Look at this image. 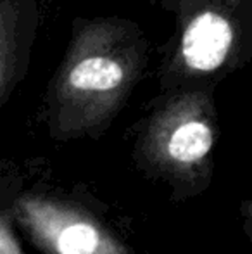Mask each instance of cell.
<instances>
[{
	"mask_svg": "<svg viewBox=\"0 0 252 254\" xmlns=\"http://www.w3.org/2000/svg\"><path fill=\"white\" fill-rule=\"evenodd\" d=\"M149 51V40L133 21L76 17L44 97V121L52 140L101 138L140 83Z\"/></svg>",
	"mask_w": 252,
	"mask_h": 254,
	"instance_id": "6da1fadb",
	"label": "cell"
},
{
	"mask_svg": "<svg viewBox=\"0 0 252 254\" xmlns=\"http://www.w3.org/2000/svg\"><path fill=\"white\" fill-rule=\"evenodd\" d=\"M218 137L214 87L173 88L137 125L131 157L145 178L169 189L171 201L183 202L211 187Z\"/></svg>",
	"mask_w": 252,
	"mask_h": 254,
	"instance_id": "7a4b0ae2",
	"label": "cell"
},
{
	"mask_svg": "<svg viewBox=\"0 0 252 254\" xmlns=\"http://www.w3.org/2000/svg\"><path fill=\"white\" fill-rule=\"evenodd\" d=\"M175 31L162 47L159 90L216 87L252 63V0H161Z\"/></svg>",
	"mask_w": 252,
	"mask_h": 254,
	"instance_id": "3957f363",
	"label": "cell"
},
{
	"mask_svg": "<svg viewBox=\"0 0 252 254\" xmlns=\"http://www.w3.org/2000/svg\"><path fill=\"white\" fill-rule=\"evenodd\" d=\"M7 207L40 254H135L104 216L66 192L31 189Z\"/></svg>",
	"mask_w": 252,
	"mask_h": 254,
	"instance_id": "277c9868",
	"label": "cell"
},
{
	"mask_svg": "<svg viewBox=\"0 0 252 254\" xmlns=\"http://www.w3.org/2000/svg\"><path fill=\"white\" fill-rule=\"evenodd\" d=\"M38 23V0H0V106L26 76Z\"/></svg>",
	"mask_w": 252,
	"mask_h": 254,
	"instance_id": "5b68a950",
	"label": "cell"
},
{
	"mask_svg": "<svg viewBox=\"0 0 252 254\" xmlns=\"http://www.w3.org/2000/svg\"><path fill=\"white\" fill-rule=\"evenodd\" d=\"M14 228H16V223L12 220V214L9 207L3 206L0 213V254H26L21 249Z\"/></svg>",
	"mask_w": 252,
	"mask_h": 254,
	"instance_id": "8992f818",
	"label": "cell"
},
{
	"mask_svg": "<svg viewBox=\"0 0 252 254\" xmlns=\"http://www.w3.org/2000/svg\"><path fill=\"white\" fill-rule=\"evenodd\" d=\"M240 214H242V220H244V230H246V235L252 242V199L251 201H244L240 204Z\"/></svg>",
	"mask_w": 252,
	"mask_h": 254,
	"instance_id": "52a82bcc",
	"label": "cell"
}]
</instances>
